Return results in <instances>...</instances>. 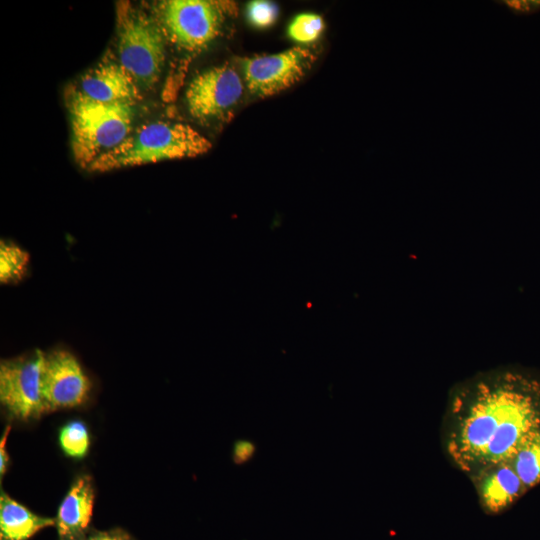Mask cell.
<instances>
[{"mask_svg":"<svg viewBox=\"0 0 540 540\" xmlns=\"http://www.w3.org/2000/svg\"><path fill=\"white\" fill-rule=\"evenodd\" d=\"M243 91L239 73L231 65L223 64L198 73L186 89L185 101L195 120L211 122L229 115Z\"/></svg>","mask_w":540,"mask_h":540,"instance_id":"7","label":"cell"},{"mask_svg":"<svg viewBox=\"0 0 540 540\" xmlns=\"http://www.w3.org/2000/svg\"><path fill=\"white\" fill-rule=\"evenodd\" d=\"M71 123V148L76 162L88 167L117 147L132 131L133 105L92 100L78 88L66 93Z\"/></svg>","mask_w":540,"mask_h":540,"instance_id":"3","label":"cell"},{"mask_svg":"<svg viewBox=\"0 0 540 540\" xmlns=\"http://www.w3.org/2000/svg\"><path fill=\"white\" fill-rule=\"evenodd\" d=\"M55 523V518L34 514L1 490L0 540H28L41 529Z\"/></svg>","mask_w":540,"mask_h":540,"instance_id":"13","label":"cell"},{"mask_svg":"<svg viewBox=\"0 0 540 540\" xmlns=\"http://www.w3.org/2000/svg\"><path fill=\"white\" fill-rule=\"evenodd\" d=\"M85 540H136L127 531L113 528L104 531L90 530Z\"/></svg>","mask_w":540,"mask_h":540,"instance_id":"20","label":"cell"},{"mask_svg":"<svg viewBox=\"0 0 540 540\" xmlns=\"http://www.w3.org/2000/svg\"><path fill=\"white\" fill-rule=\"evenodd\" d=\"M0 279L4 283L19 280L26 272L28 254L18 246L1 242Z\"/></svg>","mask_w":540,"mask_h":540,"instance_id":"16","label":"cell"},{"mask_svg":"<svg viewBox=\"0 0 540 540\" xmlns=\"http://www.w3.org/2000/svg\"><path fill=\"white\" fill-rule=\"evenodd\" d=\"M278 6L266 0H254L247 5V18L257 28H267L278 18Z\"/></svg>","mask_w":540,"mask_h":540,"instance_id":"18","label":"cell"},{"mask_svg":"<svg viewBox=\"0 0 540 540\" xmlns=\"http://www.w3.org/2000/svg\"><path fill=\"white\" fill-rule=\"evenodd\" d=\"M211 147V142L188 124L154 121L132 130L117 147L98 157L88 170L107 172L163 160L191 158L207 153Z\"/></svg>","mask_w":540,"mask_h":540,"instance_id":"2","label":"cell"},{"mask_svg":"<svg viewBox=\"0 0 540 540\" xmlns=\"http://www.w3.org/2000/svg\"><path fill=\"white\" fill-rule=\"evenodd\" d=\"M59 444L62 451L72 458H83L90 445L88 429L84 422L73 420L60 428Z\"/></svg>","mask_w":540,"mask_h":540,"instance_id":"15","label":"cell"},{"mask_svg":"<svg viewBox=\"0 0 540 540\" xmlns=\"http://www.w3.org/2000/svg\"><path fill=\"white\" fill-rule=\"evenodd\" d=\"M117 60L140 88L153 87L165 62L164 31L156 18L129 2L116 6Z\"/></svg>","mask_w":540,"mask_h":540,"instance_id":"4","label":"cell"},{"mask_svg":"<svg viewBox=\"0 0 540 540\" xmlns=\"http://www.w3.org/2000/svg\"><path fill=\"white\" fill-rule=\"evenodd\" d=\"M325 27L323 18L316 13H300L290 22L288 36L299 44H309L316 41Z\"/></svg>","mask_w":540,"mask_h":540,"instance_id":"17","label":"cell"},{"mask_svg":"<svg viewBox=\"0 0 540 540\" xmlns=\"http://www.w3.org/2000/svg\"><path fill=\"white\" fill-rule=\"evenodd\" d=\"M507 8L513 12H530L540 8V1H501Z\"/></svg>","mask_w":540,"mask_h":540,"instance_id":"21","label":"cell"},{"mask_svg":"<svg viewBox=\"0 0 540 540\" xmlns=\"http://www.w3.org/2000/svg\"><path fill=\"white\" fill-rule=\"evenodd\" d=\"M233 3L212 0H167L159 3L157 16L166 38L178 48L196 52L221 32Z\"/></svg>","mask_w":540,"mask_h":540,"instance_id":"5","label":"cell"},{"mask_svg":"<svg viewBox=\"0 0 540 540\" xmlns=\"http://www.w3.org/2000/svg\"><path fill=\"white\" fill-rule=\"evenodd\" d=\"M540 431V381L513 371L479 374L452 390L442 447L467 477L510 460Z\"/></svg>","mask_w":540,"mask_h":540,"instance_id":"1","label":"cell"},{"mask_svg":"<svg viewBox=\"0 0 540 540\" xmlns=\"http://www.w3.org/2000/svg\"><path fill=\"white\" fill-rule=\"evenodd\" d=\"M11 430V426H6L3 434H2V437H1V440H0V476L1 478L3 477V475L6 473L7 471V467H8V464H9V457H8V453L6 451V441H7V436L9 434Z\"/></svg>","mask_w":540,"mask_h":540,"instance_id":"22","label":"cell"},{"mask_svg":"<svg viewBox=\"0 0 540 540\" xmlns=\"http://www.w3.org/2000/svg\"><path fill=\"white\" fill-rule=\"evenodd\" d=\"M94 487L91 476L82 474L61 501L55 526L59 540H85L93 514Z\"/></svg>","mask_w":540,"mask_h":540,"instance_id":"12","label":"cell"},{"mask_svg":"<svg viewBox=\"0 0 540 540\" xmlns=\"http://www.w3.org/2000/svg\"><path fill=\"white\" fill-rule=\"evenodd\" d=\"M529 490L540 484V431L527 439L509 460Z\"/></svg>","mask_w":540,"mask_h":540,"instance_id":"14","label":"cell"},{"mask_svg":"<svg viewBox=\"0 0 540 540\" xmlns=\"http://www.w3.org/2000/svg\"><path fill=\"white\" fill-rule=\"evenodd\" d=\"M79 90L88 98L107 104L134 105L141 98L140 87L117 58L107 55L80 80Z\"/></svg>","mask_w":540,"mask_h":540,"instance_id":"10","label":"cell"},{"mask_svg":"<svg viewBox=\"0 0 540 540\" xmlns=\"http://www.w3.org/2000/svg\"><path fill=\"white\" fill-rule=\"evenodd\" d=\"M314 61L315 55L309 49L293 47L277 54L246 57L241 67L248 90L268 97L297 83Z\"/></svg>","mask_w":540,"mask_h":540,"instance_id":"8","label":"cell"},{"mask_svg":"<svg viewBox=\"0 0 540 540\" xmlns=\"http://www.w3.org/2000/svg\"><path fill=\"white\" fill-rule=\"evenodd\" d=\"M45 353L40 350L0 363V401L11 418L26 421L43 413L41 373Z\"/></svg>","mask_w":540,"mask_h":540,"instance_id":"6","label":"cell"},{"mask_svg":"<svg viewBox=\"0 0 540 540\" xmlns=\"http://www.w3.org/2000/svg\"><path fill=\"white\" fill-rule=\"evenodd\" d=\"M468 478L487 514L504 512L528 491L509 460L488 466Z\"/></svg>","mask_w":540,"mask_h":540,"instance_id":"11","label":"cell"},{"mask_svg":"<svg viewBox=\"0 0 540 540\" xmlns=\"http://www.w3.org/2000/svg\"><path fill=\"white\" fill-rule=\"evenodd\" d=\"M255 451L256 446L253 441L248 439L237 440L232 451L233 462L237 465L245 464L253 458Z\"/></svg>","mask_w":540,"mask_h":540,"instance_id":"19","label":"cell"},{"mask_svg":"<svg viewBox=\"0 0 540 540\" xmlns=\"http://www.w3.org/2000/svg\"><path fill=\"white\" fill-rule=\"evenodd\" d=\"M90 389L91 382L72 353L58 349L45 354L40 385L44 413L81 405Z\"/></svg>","mask_w":540,"mask_h":540,"instance_id":"9","label":"cell"}]
</instances>
